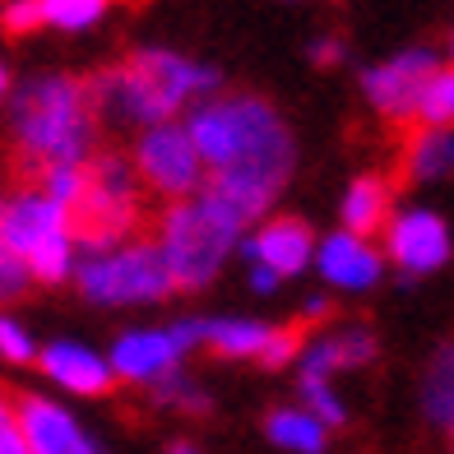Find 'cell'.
I'll return each mask as SVG.
<instances>
[{
	"mask_svg": "<svg viewBox=\"0 0 454 454\" xmlns=\"http://www.w3.org/2000/svg\"><path fill=\"white\" fill-rule=\"evenodd\" d=\"M185 135L204 162L195 200L209 214H218L232 232H246L251 223H260L297 162L293 130L283 126V116L264 98L241 93L204 102L191 116Z\"/></svg>",
	"mask_w": 454,
	"mask_h": 454,
	"instance_id": "cell-1",
	"label": "cell"
},
{
	"mask_svg": "<svg viewBox=\"0 0 454 454\" xmlns=\"http://www.w3.org/2000/svg\"><path fill=\"white\" fill-rule=\"evenodd\" d=\"M10 172L37 191L51 168H74L93 158L98 116L84 79L74 74H37L10 102Z\"/></svg>",
	"mask_w": 454,
	"mask_h": 454,
	"instance_id": "cell-2",
	"label": "cell"
},
{
	"mask_svg": "<svg viewBox=\"0 0 454 454\" xmlns=\"http://www.w3.org/2000/svg\"><path fill=\"white\" fill-rule=\"evenodd\" d=\"M98 126H162L191 98H209L218 89V70L195 66L176 51H135L121 66H107L84 79Z\"/></svg>",
	"mask_w": 454,
	"mask_h": 454,
	"instance_id": "cell-3",
	"label": "cell"
},
{
	"mask_svg": "<svg viewBox=\"0 0 454 454\" xmlns=\"http://www.w3.org/2000/svg\"><path fill=\"white\" fill-rule=\"evenodd\" d=\"M149 191L135 176V162L121 153H93L84 162V191L66 204V232L74 246H89L93 255L116 251L126 237H139L149 227L144 214Z\"/></svg>",
	"mask_w": 454,
	"mask_h": 454,
	"instance_id": "cell-4",
	"label": "cell"
},
{
	"mask_svg": "<svg viewBox=\"0 0 454 454\" xmlns=\"http://www.w3.org/2000/svg\"><path fill=\"white\" fill-rule=\"evenodd\" d=\"M241 232H232L218 214H209L200 200H176L162 214V260L172 274V293H195V287L214 283V274L223 270L227 251Z\"/></svg>",
	"mask_w": 454,
	"mask_h": 454,
	"instance_id": "cell-5",
	"label": "cell"
},
{
	"mask_svg": "<svg viewBox=\"0 0 454 454\" xmlns=\"http://www.w3.org/2000/svg\"><path fill=\"white\" fill-rule=\"evenodd\" d=\"M79 287L89 301H158L172 293V274L162 260L158 241H126L116 251H102L93 260H84L79 270Z\"/></svg>",
	"mask_w": 454,
	"mask_h": 454,
	"instance_id": "cell-6",
	"label": "cell"
},
{
	"mask_svg": "<svg viewBox=\"0 0 454 454\" xmlns=\"http://www.w3.org/2000/svg\"><path fill=\"white\" fill-rule=\"evenodd\" d=\"M135 176L149 195L158 200H191L204 181V162L195 153L191 135L176 121H162V126H149L135 144Z\"/></svg>",
	"mask_w": 454,
	"mask_h": 454,
	"instance_id": "cell-7",
	"label": "cell"
},
{
	"mask_svg": "<svg viewBox=\"0 0 454 454\" xmlns=\"http://www.w3.org/2000/svg\"><path fill=\"white\" fill-rule=\"evenodd\" d=\"M441 60L431 56L427 47H412V51H399L380 60V66H371L362 74V89L371 98V107H376L385 121H399V126H408L412 121V107H418V93L422 84L431 79V70H436Z\"/></svg>",
	"mask_w": 454,
	"mask_h": 454,
	"instance_id": "cell-8",
	"label": "cell"
},
{
	"mask_svg": "<svg viewBox=\"0 0 454 454\" xmlns=\"http://www.w3.org/2000/svg\"><path fill=\"white\" fill-rule=\"evenodd\" d=\"M10 408H14L19 431H24L28 454H102L93 445V436L79 431V422L60 403H51L43 395H14Z\"/></svg>",
	"mask_w": 454,
	"mask_h": 454,
	"instance_id": "cell-9",
	"label": "cell"
},
{
	"mask_svg": "<svg viewBox=\"0 0 454 454\" xmlns=\"http://www.w3.org/2000/svg\"><path fill=\"white\" fill-rule=\"evenodd\" d=\"M60 232H66V209L43 191H19L14 200H0V246H10L19 260H28L47 237Z\"/></svg>",
	"mask_w": 454,
	"mask_h": 454,
	"instance_id": "cell-10",
	"label": "cell"
},
{
	"mask_svg": "<svg viewBox=\"0 0 454 454\" xmlns=\"http://www.w3.org/2000/svg\"><path fill=\"white\" fill-rule=\"evenodd\" d=\"M389 237V255H395L408 274H431L450 260V232L436 214H403V218H389L385 227Z\"/></svg>",
	"mask_w": 454,
	"mask_h": 454,
	"instance_id": "cell-11",
	"label": "cell"
},
{
	"mask_svg": "<svg viewBox=\"0 0 454 454\" xmlns=\"http://www.w3.org/2000/svg\"><path fill=\"white\" fill-rule=\"evenodd\" d=\"M246 255H255V264H264L274 278H287L311 260V227L301 218H270L246 241Z\"/></svg>",
	"mask_w": 454,
	"mask_h": 454,
	"instance_id": "cell-12",
	"label": "cell"
},
{
	"mask_svg": "<svg viewBox=\"0 0 454 454\" xmlns=\"http://www.w3.org/2000/svg\"><path fill=\"white\" fill-rule=\"evenodd\" d=\"M37 366H43V376L74 389V395H107L112 389V366L79 343H51L47 353H37Z\"/></svg>",
	"mask_w": 454,
	"mask_h": 454,
	"instance_id": "cell-13",
	"label": "cell"
},
{
	"mask_svg": "<svg viewBox=\"0 0 454 454\" xmlns=\"http://www.w3.org/2000/svg\"><path fill=\"white\" fill-rule=\"evenodd\" d=\"M395 195L399 185L389 176H357L343 195V227L348 237H376L389 227V214H395Z\"/></svg>",
	"mask_w": 454,
	"mask_h": 454,
	"instance_id": "cell-14",
	"label": "cell"
},
{
	"mask_svg": "<svg viewBox=\"0 0 454 454\" xmlns=\"http://www.w3.org/2000/svg\"><path fill=\"white\" fill-rule=\"evenodd\" d=\"M181 343L172 334H126L112 353V371H121V380H162L176 371Z\"/></svg>",
	"mask_w": 454,
	"mask_h": 454,
	"instance_id": "cell-15",
	"label": "cell"
},
{
	"mask_svg": "<svg viewBox=\"0 0 454 454\" xmlns=\"http://www.w3.org/2000/svg\"><path fill=\"white\" fill-rule=\"evenodd\" d=\"M454 168V135L450 130H427V126H412L403 139V153H399V176H389L403 191L412 181H436Z\"/></svg>",
	"mask_w": 454,
	"mask_h": 454,
	"instance_id": "cell-16",
	"label": "cell"
},
{
	"mask_svg": "<svg viewBox=\"0 0 454 454\" xmlns=\"http://www.w3.org/2000/svg\"><path fill=\"white\" fill-rule=\"evenodd\" d=\"M320 274L329 283H339V287H353V293H362V287H371L380 278V255L371 251V246L362 237H329L320 246Z\"/></svg>",
	"mask_w": 454,
	"mask_h": 454,
	"instance_id": "cell-17",
	"label": "cell"
},
{
	"mask_svg": "<svg viewBox=\"0 0 454 454\" xmlns=\"http://www.w3.org/2000/svg\"><path fill=\"white\" fill-rule=\"evenodd\" d=\"M376 357V334L371 329H343V334L334 339H325L316 348H306V362L301 371L306 376H325L329 380V371H343V366H362Z\"/></svg>",
	"mask_w": 454,
	"mask_h": 454,
	"instance_id": "cell-18",
	"label": "cell"
},
{
	"mask_svg": "<svg viewBox=\"0 0 454 454\" xmlns=\"http://www.w3.org/2000/svg\"><path fill=\"white\" fill-rule=\"evenodd\" d=\"M195 329L218 357H260L264 339H270V325L255 320H195Z\"/></svg>",
	"mask_w": 454,
	"mask_h": 454,
	"instance_id": "cell-19",
	"label": "cell"
},
{
	"mask_svg": "<svg viewBox=\"0 0 454 454\" xmlns=\"http://www.w3.org/2000/svg\"><path fill=\"white\" fill-rule=\"evenodd\" d=\"M412 126L427 130H454V66H436L431 79L418 93V107H412Z\"/></svg>",
	"mask_w": 454,
	"mask_h": 454,
	"instance_id": "cell-20",
	"label": "cell"
},
{
	"mask_svg": "<svg viewBox=\"0 0 454 454\" xmlns=\"http://www.w3.org/2000/svg\"><path fill=\"white\" fill-rule=\"evenodd\" d=\"M264 431H270V441H278L287 450H301V454H320L325 450V427L311 418V412L278 408V412L264 418Z\"/></svg>",
	"mask_w": 454,
	"mask_h": 454,
	"instance_id": "cell-21",
	"label": "cell"
},
{
	"mask_svg": "<svg viewBox=\"0 0 454 454\" xmlns=\"http://www.w3.org/2000/svg\"><path fill=\"white\" fill-rule=\"evenodd\" d=\"M427 412H431V422L454 431V348H445L427 371Z\"/></svg>",
	"mask_w": 454,
	"mask_h": 454,
	"instance_id": "cell-22",
	"label": "cell"
},
{
	"mask_svg": "<svg viewBox=\"0 0 454 454\" xmlns=\"http://www.w3.org/2000/svg\"><path fill=\"white\" fill-rule=\"evenodd\" d=\"M37 5H43V28L79 33V28H93L112 0H37Z\"/></svg>",
	"mask_w": 454,
	"mask_h": 454,
	"instance_id": "cell-23",
	"label": "cell"
},
{
	"mask_svg": "<svg viewBox=\"0 0 454 454\" xmlns=\"http://www.w3.org/2000/svg\"><path fill=\"white\" fill-rule=\"evenodd\" d=\"M311 325H316V316L311 320H293V325H278V329H270V339H264V348H260V366H270V371H278V366H287L297 353H306V339H311Z\"/></svg>",
	"mask_w": 454,
	"mask_h": 454,
	"instance_id": "cell-24",
	"label": "cell"
},
{
	"mask_svg": "<svg viewBox=\"0 0 454 454\" xmlns=\"http://www.w3.org/2000/svg\"><path fill=\"white\" fill-rule=\"evenodd\" d=\"M301 395H306V412L320 422V427H343L348 422V412H343V403L334 399V389H329V380L325 376H306L301 371Z\"/></svg>",
	"mask_w": 454,
	"mask_h": 454,
	"instance_id": "cell-25",
	"label": "cell"
},
{
	"mask_svg": "<svg viewBox=\"0 0 454 454\" xmlns=\"http://www.w3.org/2000/svg\"><path fill=\"white\" fill-rule=\"evenodd\" d=\"M0 28L10 37H28L43 28V5L37 0H5V10H0Z\"/></svg>",
	"mask_w": 454,
	"mask_h": 454,
	"instance_id": "cell-26",
	"label": "cell"
},
{
	"mask_svg": "<svg viewBox=\"0 0 454 454\" xmlns=\"http://www.w3.org/2000/svg\"><path fill=\"white\" fill-rule=\"evenodd\" d=\"M28 283H33V274H28V264L19 260L10 246H0V301H14V297H24L28 293Z\"/></svg>",
	"mask_w": 454,
	"mask_h": 454,
	"instance_id": "cell-27",
	"label": "cell"
},
{
	"mask_svg": "<svg viewBox=\"0 0 454 454\" xmlns=\"http://www.w3.org/2000/svg\"><path fill=\"white\" fill-rule=\"evenodd\" d=\"M0 357H10V362H33V357H37L28 329L14 325L10 316H0Z\"/></svg>",
	"mask_w": 454,
	"mask_h": 454,
	"instance_id": "cell-28",
	"label": "cell"
},
{
	"mask_svg": "<svg viewBox=\"0 0 454 454\" xmlns=\"http://www.w3.org/2000/svg\"><path fill=\"white\" fill-rule=\"evenodd\" d=\"M0 454H28L24 431H19L14 408H10V399H5V395H0Z\"/></svg>",
	"mask_w": 454,
	"mask_h": 454,
	"instance_id": "cell-29",
	"label": "cell"
},
{
	"mask_svg": "<svg viewBox=\"0 0 454 454\" xmlns=\"http://www.w3.org/2000/svg\"><path fill=\"white\" fill-rule=\"evenodd\" d=\"M316 60H320V66H334V60L343 56V43H339V37H320V43H316V51H311Z\"/></svg>",
	"mask_w": 454,
	"mask_h": 454,
	"instance_id": "cell-30",
	"label": "cell"
},
{
	"mask_svg": "<svg viewBox=\"0 0 454 454\" xmlns=\"http://www.w3.org/2000/svg\"><path fill=\"white\" fill-rule=\"evenodd\" d=\"M251 283H255V287H260V293H270V287H274V283H278V278H274V274H270V270H264V264H255V278H251Z\"/></svg>",
	"mask_w": 454,
	"mask_h": 454,
	"instance_id": "cell-31",
	"label": "cell"
},
{
	"mask_svg": "<svg viewBox=\"0 0 454 454\" xmlns=\"http://www.w3.org/2000/svg\"><path fill=\"white\" fill-rule=\"evenodd\" d=\"M5 93H10V70L0 66V102H5Z\"/></svg>",
	"mask_w": 454,
	"mask_h": 454,
	"instance_id": "cell-32",
	"label": "cell"
},
{
	"mask_svg": "<svg viewBox=\"0 0 454 454\" xmlns=\"http://www.w3.org/2000/svg\"><path fill=\"white\" fill-rule=\"evenodd\" d=\"M168 454H195V450H191V445H181V441H176V445H172Z\"/></svg>",
	"mask_w": 454,
	"mask_h": 454,
	"instance_id": "cell-33",
	"label": "cell"
},
{
	"mask_svg": "<svg viewBox=\"0 0 454 454\" xmlns=\"http://www.w3.org/2000/svg\"><path fill=\"white\" fill-rule=\"evenodd\" d=\"M450 454H454V431H450Z\"/></svg>",
	"mask_w": 454,
	"mask_h": 454,
	"instance_id": "cell-34",
	"label": "cell"
}]
</instances>
